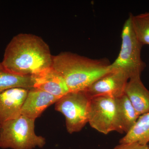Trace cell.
I'll return each instance as SVG.
<instances>
[{
  "instance_id": "11",
  "label": "cell",
  "mask_w": 149,
  "mask_h": 149,
  "mask_svg": "<svg viewBox=\"0 0 149 149\" xmlns=\"http://www.w3.org/2000/svg\"><path fill=\"white\" fill-rule=\"evenodd\" d=\"M125 94L139 116L149 112V91L142 83L141 76L129 79Z\"/></svg>"
},
{
  "instance_id": "12",
  "label": "cell",
  "mask_w": 149,
  "mask_h": 149,
  "mask_svg": "<svg viewBox=\"0 0 149 149\" xmlns=\"http://www.w3.org/2000/svg\"><path fill=\"white\" fill-rule=\"evenodd\" d=\"M116 99L119 133H128L139 116L127 96L123 95Z\"/></svg>"
},
{
  "instance_id": "1",
  "label": "cell",
  "mask_w": 149,
  "mask_h": 149,
  "mask_svg": "<svg viewBox=\"0 0 149 149\" xmlns=\"http://www.w3.org/2000/svg\"><path fill=\"white\" fill-rule=\"evenodd\" d=\"M53 57L49 46L41 37L22 33L11 40L1 63L15 74L33 76L52 66Z\"/></svg>"
},
{
  "instance_id": "15",
  "label": "cell",
  "mask_w": 149,
  "mask_h": 149,
  "mask_svg": "<svg viewBox=\"0 0 149 149\" xmlns=\"http://www.w3.org/2000/svg\"><path fill=\"white\" fill-rule=\"evenodd\" d=\"M130 15L133 31L139 42L143 46L149 45V12Z\"/></svg>"
},
{
  "instance_id": "3",
  "label": "cell",
  "mask_w": 149,
  "mask_h": 149,
  "mask_svg": "<svg viewBox=\"0 0 149 149\" xmlns=\"http://www.w3.org/2000/svg\"><path fill=\"white\" fill-rule=\"evenodd\" d=\"M35 119L21 115L0 125V148L33 149L42 148L46 139L35 133Z\"/></svg>"
},
{
  "instance_id": "9",
  "label": "cell",
  "mask_w": 149,
  "mask_h": 149,
  "mask_svg": "<svg viewBox=\"0 0 149 149\" xmlns=\"http://www.w3.org/2000/svg\"><path fill=\"white\" fill-rule=\"evenodd\" d=\"M32 77L34 88L40 89L58 98L70 92L63 77L52 66Z\"/></svg>"
},
{
  "instance_id": "16",
  "label": "cell",
  "mask_w": 149,
  "mask_h": 149,
  "mask_svg": "<svg viewBox=\"0 0 149 149\" xmlns=\"http://www.w3.org/2000/svg\"><path fill=\"white\" fill-rule=\"evenodd\" d=\"M148 145H142L138 142L119 143L113 149H149Z\"/></svg>"
},
{
  "instance_id": "13",
  "label": "cell",
  "mask_w": 149,
  "mask_h": 149,
  "mask_svg": "<svg viewBox=\"0 0 149 149\" xmlns=\"http://www.w3.org/2000/svg\"><path fill=\"white\" fill-rule=\"evenodd\" d=\"M15 88L32 89L34 88L32 76L19 75L9 71L0 62V93Z\"/></svg>"
},
{
  "instance_id": "7",
  "label": "cell",
  "mask_w": 149,
  "mask_h": 149,
  "mask_svg": "<svg viewBox=\"0 0 149 149\" xmlns=\"http://www.w3.org/2000/svg\"><path fill=\"white\" fill-rule=\"evenodd\" d=\"M129 77L125 72L112 70L91 84L85 92L91 98L108 97L116 99L125 94Z\"/></svg>"
},
{
  "instance_id": "8",
  "label": "cell",
  "mask_w": 149,
  "mask_h": 149,
  "mask_svg": "<svg viewBox=\"0 0 149 149\" xmlns=\"http://www.w3.org/2000/svg\"><path fill=\"white\" fill-rule=\"evenodd\" d=\"M29 90L15 88L0 93V125L21 115L22 108Z\"/></svg>"
},
{
  "instance_id": "6",
  "label": "cell",
  "mask_w": 149,
  "mask_h": 149,
  "mask_svg": "<svg viewBox=\"0 0 149 149\" xmlns=\"http://www.w3.org/2000/svg\"><path fill=\"white\" fill-rule=\"evenodd\" d=\"M88 123L93 129L105 135L113 131L119 133L116 99L108 97L91 98Z\"/></svg>"
},
{
  "instance_id": "2",
  "label": "cell",
  "mask_w": 149,
  "mask_h": 149,
  "mask_svg": "<svg viewBox=\"0 0 149 149\" xmlns=\"http://www.w3.org/2000/svg\"><path fill=\"white\" fill-rule=\"evenodd\" d=\"M106 59H94L70 52L53 57L52 67L64 79L70 92L85 91L93 83L111 72Z\"/></svg>"
},
{
  "instance_id": "10",
  "label": "cell",
  "mask_w": 149,
  "mask_h": 149,
  "mask_svg": "<svg viewBox=\"0 0 149 149\" xmlns=\"http://www.w3.org/2000/svg\"><path fill=\"white\" fill-rule=\"evenodd\" d=\"M59 99L38 88L29 89L22 108L21 115L36 120Z\"/></svg>"
},
{
  "instance_id": "17",
  "label": "cell",
  "mask_w": 149,
  "mask_h": 149,
  "mask_svg": "<svg viewBox=\"0 0 149 149\" xmlns=\"http://www.w3.org/2000/svg\"></svg>"
},
{
  "instance_id": "5",
  "label": "cell",
  "mask_w": 149,
  "mask_h": 149,
  "mask_svg": "<svg viewBox=\"0 0 149 149\" xmlns=\"http://www.w3.org/2000/svg\"><path fill=\"white\" fill-rule=\"evenodd\" d=\"M91 100L85 91H81L70 92L56 102L55 108L64 115L68 133L80 132L88 123Z\"/></svg>"
},
{
  "instance_id": "14",
  "label": "cell",
  "mask_w": 149,
  "mask_h": 149,
  "mask_svg": "<svg viewBox=\"0 0 149 149\" xmlns=\"http://www.w3.org/2000/svg\"><path fill=\"white\" fill-rule=\"evenodd\" d=\"M138 142L148 145L149 142V112L141 115L132 128L119 141V143Z\"/></svg>"
},
{
  "instance_id": "4",
  "label": "cell",
  "mask_w": 149,
  "mask_h": 149,
  "mask_svg": "<svg viewBox=\"0 0 149 149\" xmlns=\"http://www.w3.org/2000/svg\"><path fill=\"white\" fill-rule=\"evenodd\" d=\"M121 39L120 52L116 59L111 64L112 70L125 72L129 79L141 76V72L146 66L141 58L143 46L139 42L133 31L130 15L123 27Z\"/></svg>"
}]
</instances>
